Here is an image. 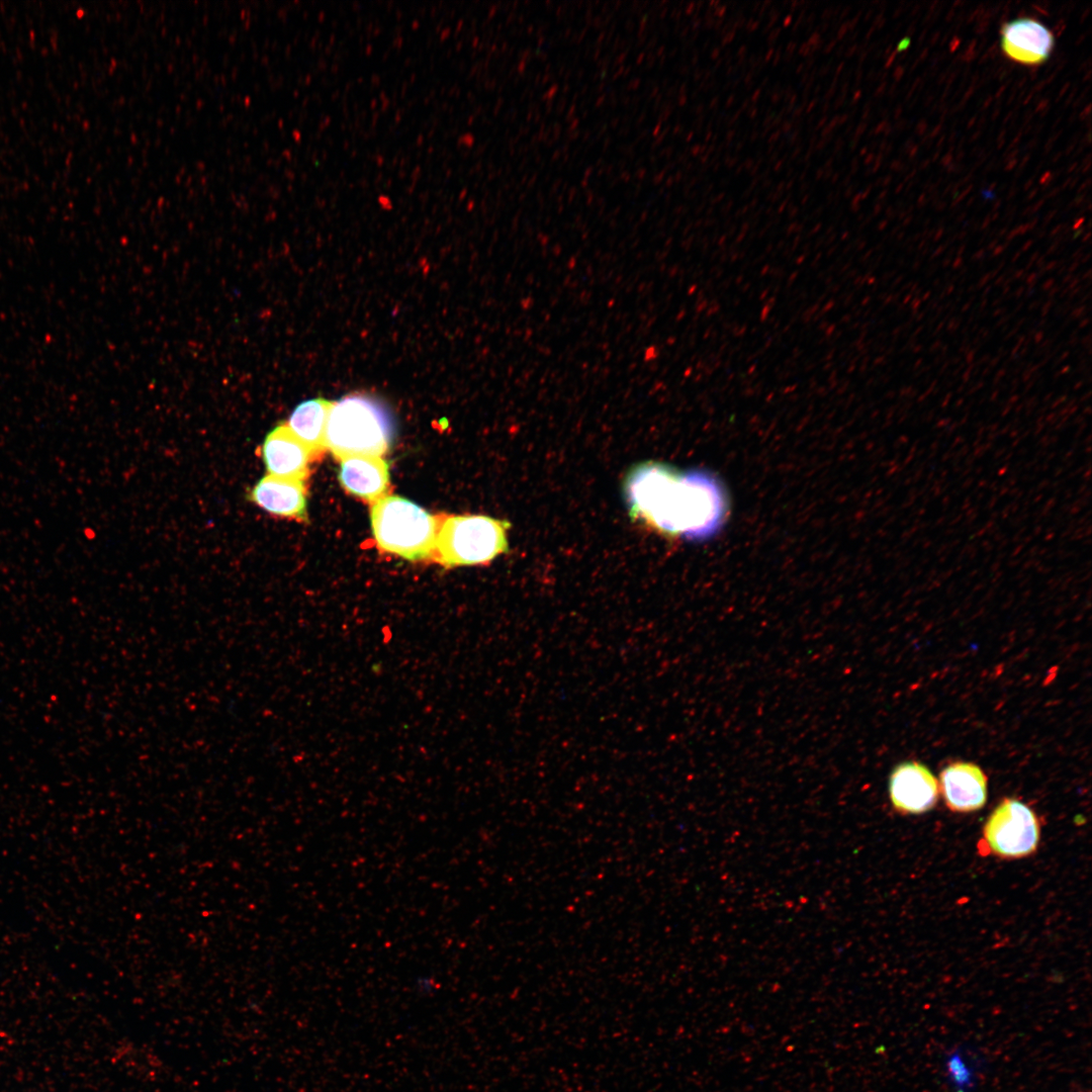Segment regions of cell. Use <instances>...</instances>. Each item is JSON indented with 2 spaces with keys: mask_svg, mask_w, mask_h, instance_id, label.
Here are the masks:
<instances>
[{
  "mask_svg": "<svg viewBox=\"0 0 1092 1092\" xmlns=\"http://www.w3.org/2000/svg\"><path fill=\"white\" fill-rule=\"evenodd\" d=\"M371 526L377 545L407 560L432 557L441 522L415 503L385 495L372 505Z\"/></svg>",
  "mask_w": 1092,
  "mask_h": 1092,
  "instance_id": "cell-3",
  "label": "cell"
},
{
  "mask_svg": "<svg viewBox=\"0 0 1092 1092\" xmlns=\"http://www.w3.org/2000/svg\"><path fill=\"white\" fill-rule=\"evenodd\" d=\"M938 790L949 810L973 812L986 803L987 778L978 765L957 761L940 772Z\"/></svg>",
  "mask_w": 1092,
  "mask_h": 1092,
  "instance_id": "cell-9",
  "label": "cell"
},
{
  "mask_svg": "<svg viewBox=\"0 0 1092 1092\" xmlns=\"http://www.w3.org/2000/svg\"><path fill=\"white\" fill-rule=\"evenodd\" d=\"M332 401L322 397L300 402L290 415L286 426L311 452L313 458L327 448L326 426Z\"/></svg>",
  "mask_w": 1092,
  "mask_h": 1092,
  "instance_id": "cell-12",
  "label": "cell"
},
{
  "mask_svg": "<svg viewBox=\"0 0 1092 1092\" xmlns=\"http://www.w3.org/2000/svg\"><path fill=\"white\" fill-rule=\"evenodd\" d=\"M623 493L633 521L670 538H710L728 514L727 493L717 477L657 461L632 466L625 475Z\"/></svg>",
  "mask_w": 1092,
  "mask_h": 1092,
  "instance_id": "cell-1",
  "label": "cell"
},
{
  "mask_svg": "<svg viewBox=\"0 0 1092 1092\" xmlns=\"http://www.w3.org/2000/svg\"><path fill=\"white\" fill-rule=\"evenodd\" d=\"M394 435L391 417L376 398L349 394L332 401L325 444L334 456H381L390 447Z\"/></svg>",
  "mask_w": 1092,
  "mask_h": 1092,
  "instance_id": "cell-2",
  "label": "cell"
},
{
  "mask_svg": "<svg viewBox=\"0 0 1092 1092\" xmlns=\"http://www.w3.org/2000/svg\"><path fill=\"white\" fill-rule=\"evenodd\" d=\"M1039 823L1024 803L1006 798L990 814L983 829L989 852L1003 858H1019L1035 851Z\"/></svg>",
  "mask_w": 1092,
  "mask_h": 1092,
  "instance_id": "cell-5",
  "label": "cell"
},
{
  "mask_svg": "<svg viewBox=\"0 0 1092 1092\" xmlns=\"http://www.w3.org/2000/svg\"><path fill=\"white\" fill-rule=\"evenodd\" d=\"M938 783L919 762H903L890 776L889 794L894 808L903 814L924 813L936 804Z\"/></svg>",
  "mask_w": 1092,
  "mask_h": 1092,
  "instance_id": "cell-6",
  "label": "cell"
},
{
  "mask_svg": "<svg viewBox=\"0 0 1092 1092\" xmlns=\"http://www.w3.org/2000/svg\"><path fill=\"white\" fill-rule=\"evenodd\" d=\"M261 455L268 475L304 481L308 475L310 450L297 439L286 424L275 427L267 434Z\"/></svg>",
  "mask_w": 1092,
  "mask_h": 1092,
  "instance_id": "cell-8",
  "label": "cell"
},
{
  "mask_svg": "<svg viewBox=\"0 0 1092 1092\" xmlns=\"http://www.w3.org/2000/svg\"><path fill=\"white\" fill-rule=\"evenodd\" d=\"M339 477L347 491L373 504L384 497L389 487L388 464L379 456L343 458Z\"/></svg>",
  "mask_w": 1092,
  "mask_h": 1092,
  "instance_id": "cell-11",
  "label": "cell"
},
{
  "mask_svg": "<svg viewBox=\"0 0 1092 1092\" xmlns=\"http://www.w3.org/2000/svg\"><path fill=\"white\" fill-rule=\"evenodd\" d=\"M510 528L484 515L450 516L440 524L433 557L446 566L487 564L509 552Z\"/></svg>",
  "mask_w": 1092,
  "mask_h": 1092,
  "instance_id": "cell-4",
  "label": "cell"
},
{
  "mask_svg": "<svg viewBox=\"0 0 1092 1092\" xmlns=\"http://www.w3.org/2000/svg\"><path fill=\"white\" fill-rule=\"evenodd\" d=\"M1053 32L1040 21L1021 17L1006 22L1001 27V48L1013 62L1038 66L1046 62L1053 52Z\"/></svg>",
  "mask_w": 1092,
  "mask_h": 1092,
  "instance_id": "cell-7",
  "label": "cell"
},
{
  "mask_svg": "<svg viewBox=\"0 0 1092 1092\" xmlns=\"http://www.w3.org/2000/svg\"><path fill=\"white\" fill-rule=\"evenodd\" d=\"M250 500L267 513L297 520L306 519V489L304 481L262 477L251 489Z\"/></svg>",
  "mask_w": 1092,
  "mask_h": 1092,
  "instance_id": "cell-10",
  "label": "cell"
}]
</instances>
